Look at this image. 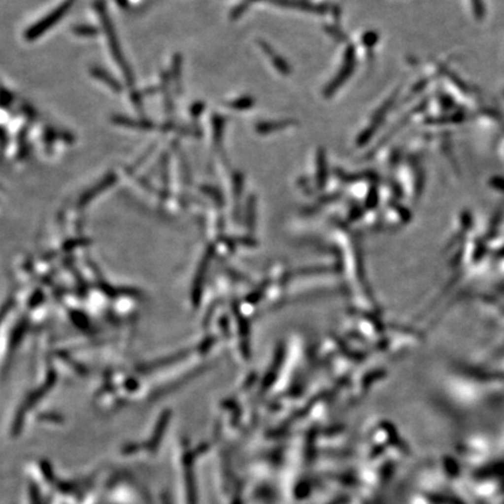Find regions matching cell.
<instances>
[{"label": "cell", "mask_w": 504, "mask_h": 504, "mask_svg": "<svg viewBox=\"0 0 504 504\" xmlns=\"http://www.w3.org/2000/svg\"><path fill=\"white\" fill-rule=\"evenodd\" d=\"M326 31H327L328 33L331 34V35L334 37L335 40H337V41H345V40H347V35H344V34L342 33V32L338 30V28H334V27H332V26H327V27H326Z\"/></svg>", "instance_id": "cell-18"}, {"label": "cell", "mask_w": 504, "mask_h": 504, "mask_svg": "<svg viewBox=\"0 0 504 504\" xmlns=\"http://www.w3.org/2000/svg\"><path fill=\"white\" fill-rule=\"evenodd\" d=\"M56 138H58V132H56L55 130H53L50 128H47L46 130H44L43 141L49 148H50V146H52L53 142L56 140Z\"/></svg>", "instance_id": "cell-16"}, {"label": "cell", "mask_w": 504, "mask_h": 504, "mask_svg": "<svg viewBox=\"0 0 504 504\" xmlns=\"http://www.w3.org/2000/svg\"><path fill=\"white\" fill-rule=\"evenodd\" d=\"M377 131V128L372 125H369L368 128L360 133V135L357 137V145L358 146H364V145L369 142L370 139L373 137Z\"/></svg>", "instance_id": "cell-15"}, {"label": "cell", "mask_w": 504, "mask_h": 504, "mask_svg": "<svg viewBox=\"0 0 504 504\" xmlns=\"http://www.w3.org/2000/svg\"><path fill=\"white\" fill-rule=\"evenodd\" d=\"M13 100H14L13 94H12L11 91H7L4 89V90H2V98H1L2 106L4 107L9 106L12 103H13Z\"/></svg>", "instance_id": "cell-20"}, {"label": "cell", "mask_w": 504, "mask_h": 504, "mask_svg": "<svg viewBox=\"0 0 504 504\" xmlns=\"http://www.w3.org/2000/svg\"><path fill=\"white\" fill-rule=\"evenodd\" d=\"M112 122L117 125L125 126V128H131V129H138V130H153L155 125L151 120L146 119H133L129 118V117L125 116H113Z\"/></svg>", "instance_id": "cell-6"}, {"label": "cell", "mask_w": 504, "mask_h": 504, "mask_svg": "<svg viewBox=\"0 0 504 504\" xmlns=\"http://www.w3.org/2000/svg\"><path fill=\"white\" fill-rule=\"evenodd\" d=\"M355 66H356V50H355L353 44H349L344 52L343 65H342L341 69L335 77L329 82V84L323 90V96L326 98L332 97L343 85L344 82L349 80L351 74L355 70Z\"/></svg>", "instance_id": "cell-3"}, {"label": "cell", "mask_w": 504, "mask_h": 504, "mask_svg": "<svg viewBox=\"0 0 504 504\" xmlns=\"http://www.w3.org/2000/svg\"><path fill=\"white\" fill-rule=\"evenodd\" d=\"M258 43L259 46H261V48L264 50V53L268 55V58L271 60L272 63H273L274 68L277 69L279 72H281V74L285 76L290 75L291 72H292V69H291V66L288 65V62L283 58V56L279 55L270 44L265 42V41H259Z\"/></svg>", "instance_id": "cell-5"}, {"label": "cell", "mask_w": 504, "mask_h": 504, "mask_svg": "<svg viewBox=\"0 0 504 504\" xmlns=\"http://www.w3.org/2000/svg\"><path fill=\"white\" fill-rule=\"evenodd\" d=\"M426 83H427V81H426V80H423V81L418 82V83H417V85H416V87H414V88H413V90H412V91H413V93H414V94L419 93V91H420V90H423V89H424L425 87H426Z\"/></svg>", "instance_id": "cell-23"}, {"label": "cell", "mask_w": 504, "mask_h": 504, "mask_svg": "<svg viewBox=\"0 0 504 504\" xmlns=\"http://www.w3.org/2000/svg\"><path fill=\"white\" fill-rule=\"evenodd\" d=\"M471 4H473L474 13L478 19H481L484 15V9H483V4L481 0H471Z\"/></svg>", "instance_id": "cell-19"}, {"label": "cell", "mask_w": 504, "mask_h": 504, "mask_svg": "<svg viewBox=\"0 0 504 504\" xmlns=\"http://www.w3.org/2000/svg\"><path fill=\"white\" fill-rule=\"evenodd\" d=\"M253 104H255V100H253L252 97L242 96L237 98V100L231 101V102H228L226 105L235 110H246L252 107Z\"/></svg>", "instance_id": "cell-12"}, {"label": "cell", "mask_w": 504, "mask_h": 504, "mask_svg": "<svg viewBox=\"0 0 504 504\" xmlns=\"http://www.w3.org/2000/svg\"><path fill=\"white\" fill-rule=\"evenodd\" d=\"M212 125V135H214V142L217 147H221L222 138H223L224 125H226V119L223 117L215 115L211 118Z\"/></svg>", "instance_id": "cell-10"}, {"label": "cell", "mask_w": 504, "mask_h": 504, "mask_svg": "<svg viewBox=\"0 0 504 504\" xmlns=\"http://www.w3.org/2000/svg\"><path fill=\"white\" fill-rule=\"evenodd\" d=\"M204 109V104L203 103H195L194 105L192 106V109H190V113H192L193 117H199L200 115L202 113V111H203Z\"/></svg>", "instance_id": "cell-21"}, {"label": "cell", "mask_w": 504, "mask_h": 504, "mask_svg": "<svg viewBox=\"0 0 504 504\" xmlns=\"http://www.w3.org/2000/svg\"><path fill=\"white\" fill-rule=\"evenodd\" d=\"M72 32L76 35L83 37H94L98 34L97 28L90 26V25H77V26L72 27Z\"/></svg>", "instance_id": "cell-13"}, {"label": "cell", "mask_w": 504, "mask_h": 504, "mask_svg": "<svg viewBox=\"0 0 504 504\" xmlns=\"http://www.w3.org/2000/svg\"><path fill=\"white\" fill-rule=\"evenodd\" d=\"M91 75H93L95 78H97L98 81L104 82L107 87H109L110 89H112V90L116 91V93H120V91H122V89H123L122 84L119 83L118 80L113 77L110 72H107L106 70H104V69L100 68V67H94V68L91 69Z\"/></svg>", "instance_id": "cell-7"}, {"label": "cell", "mask_w": 504, "mask_h": 504, "mask_svg": "<svg viewBox=\"0 0 504 504\" xmlns=\"http://www.w3.org/2000/svg\"><path fill=\"white\" fill-rule=\"evenodd\" d=\"M96 12L100 17L101 21H102V25L104 27V31H105V34L107 36V42H109V47L111 49V53H112L113 59L117 62V65L119 66V68L122 69L123 72H124V77L126 83H128L129 87H132L134 84V75H133L132 69L130 68V66L126 62L124 59V55H123L122 48H120L119 40L117 37L115 27H113V24L110 20L109 14H107L105 5L102 1L96 2Z\"/></svg>", "instance_id": "cell-1"}, {"label": "cell", "mask_w": 504, "mask_h": 504, "mask_svg": "<svg viewBox=\"0 0 504 504\" xmlns=\"http://www.w3.org/2000/svg\"><path fill=\"white\" fill-rule=\"evenodd\" d=\"M440 103H441L443 109H451V107L454 105V102H453L452 98L449 96H446V95H442V96L440 97Z\"/></svg>", "instance_id": "cell-22"}, {"label": "cell", "mask_w": 504, "mask_h": 504, "mask_svg": "<svg viewBox=\"0 0 504 504\" xmlns=\"http://www.w3.org/2000/svg\"><path fill=\"white\" fill-rule=\"evenodd\" d=\"M293 124L292 120H280V122H261L256 125V131L259 134H269V133L279 131V130L288 128Z\"/></svg>", "instance_id": "cell-8"}, {"label": "cell", "mask_w": 504, "mask_h": 504, "mask_svg": "<svg viewBox=\"0 0 504 504\" xmlns=\"http://www.w3.org/2000/svg\"><path fill=\"white\" fill-rule=\"evenodd\" d=\"M377 41H378V35H377L375 32H368V33L364 34L362 39L363 44L367 46L368 48H371V47L375 46Z\"/></svg>", "instance_id": "cell-17"}, {"label": "cell", "mask_w": 504, "mask_h": 504, "mask_svg": "<svg viewBox=\"0 0 504 504\" xmlns=\"http://www.w3.org/2000/svg\"><path fill=\"white\" fill-rule=\"evenodd\" d=\"M396 96H397V93H394V95H392V96L390 97L388 101H385V103H383V105L380 106L379 109L375 112V115L372 116L371 124L370 125L375 126V128L378 129V126L382 124V122L384 120L386 113H388V111L390 110V107H391L392 104H394Z\"/></svg>", "instance_id": "cell-11"}, {"label": "cell", "mask_w": 504, "mask_h": 504, "mask_svg": "<svg viewBox=\"0 0 504 504\" xmlns=\"http://www.w3.org/2000/svg\"><path fill=\"white\" fill-rule=\"evenodd\" d=\"M182 60L180 55H175L173 60V67H172V72H173V81L177 88H181V68H182Z\"/></svg>", "instance_id": "cell-14"}, {"label": "cell", "mask_w": 504, "mask_h": 504, "mask_svg": "<svg viewBox=\"0 0 504 504\" xmlns=\"http://www.w3.org/2000/svg\"><path fill=\"white\" fill-rule=\"evenodd\" d=\"M316 166H318L316 174H318L319 183L322 186L323 183L327 181L328 175L327 158H326V152L323 148H319L318 152H316Z\"/></svg>", "instance_id": "cell-9"}, {"label": "cell", "mask_w": 504, "mask_h": 504, "mask_svg": "<svg viewBox=\"0 0 504 504\" xmlns=\"http://www.w3.org/2000/svg\"><path fill=\"white\" fill-rule=\"evenodd\" d=\"M75 2L76 0H65L62 4H60L55 9H53L49 14H47L46 17L41 19L39 22H35L33 26L28 28V30L25 32V39L27 41L36 40L37 37L42 35L44 32L50 30L54 25L58 24V22L70 11V8L72 7V5H74Z\"/></svg>", "instance_id": "cell-2"}, {"label": "cell", "mask_w": 504, "mask_h": 504, "mask_svg": "<svg viewBox=\"0 0 504 504\" xmlns=\"http://www.w3.org/2000/svg\"><path fill=\"white\" fill-rule=\"evenodd\" d=\"M270 1L274 5L281 6V7L296 8L303 12H309V13L323 14L327 12V8L325 6L315 5L313 2L306 1V0H270Z\"/></svg>", "instance_id": "cell-4"}]
</instances>
